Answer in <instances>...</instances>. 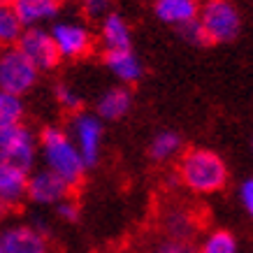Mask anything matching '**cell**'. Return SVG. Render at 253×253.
<instances>
[{
    "label": "cell",
    "instance_id": "cell-1",
    "mask_svg": "<svg viewBox=\"0 0 253 253\" xmlns=\"http://www.w3.org/2000/svg\"><path fill=\"white\" fill-rule=\"evenodd\" d=\"M40 149L44 154V163L51 174H56L70 191L82 186L86 174V165L79 156L77 146L68 132L58 126H46L40 135Z\"/></svg>",
    "mask_w": 253,
    "mask_h": 253
},
{
    "label": "cell",
    "instance_id": "cell-2",
    "mask_svg": "<svg viewBox=\"0 0 253 253\" xmlns=\"http://www.w3.org/2000/svg\"><path fill=\"white\" fill-rule=\"evenodd\" d=\"M179 179L195 193H216L228 181V168L216 151L191 149L179 161Z\"/></svg>",
    "mask_w": 253,
    "mask_h": 253
},
{
    "label": "cell",
    "instance_id": "cell-3",
    "mask_svg": "<svg viewBox=\"0 0 253 253\" xmlns=\"http://www.w3.org/2000/svg\"><path fill=\"white\" fill-rule=\"evenodd\" d=\"M198 26L207 44H225L242 33V14L232 0H207L198 9Z\"/></svg>",
    "mask_w": 253,
    "mask_h": 253
},
{
    "label": "cell",
    "instance_id": "cell-4",
    "mask_svg": "<svg viewBox=\"0 0 253 253\" xmlns=\"http://www.w3.org/2000/svg\"><path fill=\"white\" fill-rule=\"evenodd\" d=\"M38 154V139L23 123L0 128V161L31 172Z\"/></svg>",
    "mask_w": 253,
    "mask_h": 253
},
{
    "label": "cell",
    "instance_id": "cell-5",
    "mask_svg": "<svg viewBox=\"0 0 253 253\" xmlns=\"http://www.w3.org/2000/svg\"><path fill=\"white\" fill-rule=\"evenodd\" d=\"M38 75L40 72L26 61V56L16 46H7L0 51V91L21 98L35 86Z\"/></svg>",
    "mask_w": 253,
    "mask_h": 253
},
{
    "label": "cell",
    "instance_id": "cell-6",
    "mask_svg": "<svg viewBox=\"0 0 253 253\" xmlns=\"http://www.w3.org/2000/svg\"><path fill=\"white\" fill-rule=\"evenodd\" d=\"M16 49L26 56V61L38 72L54 70L61 61V56L54 46V40L44 28H23L19 40H16Z\"/></svg>",
    "mask_w": 253,
    "mask_h": 253
},
{
    "label": "cell",
    "instance_id": "cell-7",
    "mask_svg": "<svg viewBox=\"0 0 253 253\" xmlns=\"http://www.w3.org/2000/svg\"><path fill=\"white\" fill-rule=\"evenodd\" d=\"M72 142L86 168H93L102 151V123L95 114L77 112L72 116Z\"/></svg>",
    "mask_w": 253,
    "mask_h": 253
},
{
    "label": "cell",
    "instance_id": "cell-8",
    "mask_svg": "<svg viewBox=\"0 0 253 253\" xmlns=\"http://www.w3.org/2000/svg\"><path fill=\"white\" fill-rule=\"evenodd\" d=\"M61 58H84L93 51V35L84 23L63 21L49 31Z\"/></svg>",
    "mask_w": 253,
    "mask_h": 253
},
{
    "label": "cell",
    "instance_id": "cell-9",
    "mask_svg": "<svg viewBox=\"0 0 253 253\" xmlns=\"http://www.w3.org/2000/svg\"><path fill=\"white\" fill-rule=\"evenodd\" d=\"M0 253H49V246L38 228L9 225L0 230Z\"/></svg>",
    "mask_w": 253,
    "mask_h": 253
},
{
    "label": "cell",
    "instance_id": "cell-10",
    "mask_svg": "<svg viewBox=\"0 0 253 253\" xmlns=\"http://www.w3.org/2000/svg\"><path fill=\"white\" fill-rule=\"evenodd\" d=\"M26 195L38 205H58L70 195V188L49 169H40L35 174H28Z\"/></svg>",
    "mask_w": 253,
    "mask_h": 253
},
{
    "label": "cell",
    "instance_id": "cell-11",
    "mask_svg": "<svg viewBox=\"0 0 253 253\" xmlns=\"http://www.w3.org/2000/svg\"><path fill=\"white\" fill-rule=\"evenodd\" d=\"M12 12L16 21L21 23V28H40V23L58 14V5L54 0H14Z\"/></svg>",
    "mask_w": 253,
    "mask_h": 253
},
{
    "label": "cell",
    "instance_id": "cell-12",
    "mask_svg": "<svg viewBox=\"0 0 253 253\" xmlns=\"http://www.w3.org/2000/svg\"><path fill=\"white\" fill-rule=\"evenodd\" d=\"M26 184H28V172L0 161V202L14 209L26 198Z\"/></svg>",
    "mask_w": 253,
    "mask_h": 253
},
{
    "label": "cell",
    "instance_id": "cell-13",
    "mask_svg": "<svg viewBox=\"0 0 253 253\" xmlns=\"http://www.w3.org/2000/svg\"><path fill=\"white\" fill-rule=\"evenodd\" d=\"M198 0H156L154 12L163 23L181 28L198 19Z\"/></svg>",
    "mask_w": 253,
    "mask_h": 253
},
{
    "label": "cell",
    "instance_id": "cell-14",
    "mask_svg": "<svg viewBox=\"0 0 253 253\" xmlns=\"http://www.w3.org/2000/svg\"><path fill=\"white\" fill-rule=\"evenodd\" d=\"M105 63H107L109 72L114 75L123 84H135L142 77V61H139L132 49H119V51H107L105 54Z\"/></svg>",
    "mask_w": 253,
    "mask_h": 253
},
{
    "label": "cell",
    "instance_id": "cell-15",
    "mask_svg": "<svg viewBox=\"0 0 253 253\" xmlns=\"http://www.w3.org/2000/svg\"><path fill=\"white\" fill-rule=\"evenodd\" d=\"M100 38L107 51H119V49H130V26L121 14L109 12L102 21H100Z\"/></svg>",
    "mask_w": 253,
    "mask_h": 253
},
{
    "label": "cell",
    "instance_id": "cell-16",
    "mask_svg": "<svg viewBox=\"0 0 253 253\" xmlns=\"http://www.w3.org/2000/svg\"><path fill=\"white\" fill-rule=\"evenodd\" d=\"M132 107V95L128 88L123 86H112L109 91L102 93V98L98 100V119L105 121H119L130 112Z\"/></svg>",
    "mask_w": 253,
    "mask_h": 253
},
{
    "label": "cell",
    "instance_id": "cell-17",
    "mask_svg": "<svg viewBox=\"0 0 253 253\" xmlns=\"http://www.w3.org/2000/svg\"><path fill=\"white\" fill-rule=\"evenodd\" d=\"M179 149H181V137L172 130H163L151 139L149 156H151V161H156V163H168L169 158H174V156L179 154Z\"/></svg>",
    "mask_w": 253,
    "mask_h": 253
},
{
    "label": "cell",
    "instance_id": "cell-18",
    "mask_svg": "<svg viewBox=\"0 0 253 253\" xmlns=\"http://www.w3.org/2000/svg\"><path fill=\"white\" fill-rule=\"evenodd\" d=\"M237 239L235 235L228 230H214L209 235L202 246H200L198 253H237Z\"/></svg>",
    "mask_w": 253,
    "mask_h": 253
},
{
    "label": "cell",
    "instance_id": "cell-19",
    "mask_svg": "<svg viewBox=\"0 0 253 253\" xmlns=\"http://www.w3.org/2000/svg\"><path fill=\"white\" fill-rule=\"evenodd\" d=\"M23 119V102L12 93L0 91V128H7Z\"/></svg>",
    "mask_w": 253,
    "mask_h": 253
},
{
    "label": "cell",
    "instance_id": "cell-20",
    "mask_svg": "<svg viewBox=\"0 0 253 253\" xmlns=\"http://www.w3.org/2000/svg\"><path fill=\"white\" fill-rule=\"evenodd\" d=\"M21 23L16 21L12 7H0V49H7L21 35Z\"/></svg>",
    "mask_w": 253,
    "mask_h": 253
},
{
    "label": "cell",
    "instance_id": "cell-21",
    "mask_svg": "<svg viewBox=\"0 0 253 253\" xmlns=\"http://www.w3.org/2000/svg\"><path fill=\"white\" fill-rule=\"evenodd\" d=\"M56 100H58V105H61L63 109H68V112H72V114L82 112V105H84L82 95H79L70 84H58L56 86Z\"/></svg>",
    "mask_w": 253,
    "mask_h": 253
},
{
    "label": "cell",
    "instance_id": "cell-22",
    "mask_svg": "<svg viewBox=\"0 0 253 253\" xmlns=\"http://www.w3.org/2000/svg\"><path fill=\"white\" fill-rule=\"evenodd\" d=\"M112 9V0H82V12L91 21H102Z\"/></svg>",
    "mask_w": 253,
    "mask_h": 253
},
{
    "label": "cell",
    "instance_id": "cell-23",
    "mask_svg": "<svg viewBox=\"0 0 253 253\" xmlns=\"http://www.w3.org/2000/svg\"><path fill=\"white\" fill-rule=\"evenodd\" d=\"M154 253H193V249L184 239H165V242L156 246Z\"/></svg>",
    "mask_w": 253,
    "mask_h": 253
},
{
    "label": "cell",
    "instance_id": "cell-24",
    "mask_svg": "<svg viewBox=\"0 0 253 253\" xmlns=\"http://www.w3.org/2000/svg\"><path fill=\"white\" fill-rule=\"evenodd\" d=\"M56 211H58V216L65 218V221H77L79 218V205L70 198H65L63 202H58V205H56Z\"/></svg>",
    "mask_w": 253,
    "mask_h": 253
},
{
    "label": "cell",
    "instance_id": "cell-25",
    "mask_svg": "<svg viewBox=\"0 0 253 253\" xmlns=\"http://www.w3.org/2000/svg\"><path fill=\"white\" fill-rule=\"evenodd\" d=\"M181 35H184L188 42H193V44H207V42H205V35H202V31H200V26H198V19L191 23H186V26H181Z\"/></svg>",
    "mask_w": 253,
    "mask_h": 253
},
{
    "label": "cell",
    "instance_id": "cell-26",
    "mask_svg": "<svg viewBox=\"0 0 253 253\" xmlns=\"http://www.w3.org/2000/svg\"><path fill=\"white\" fill-rule=\"evenodd\" d=\"M239 200H242V207L251 214L253 211V181L251 179H246L242 188H239Z\"/></svg>",
    "mask_w": 253,
    "mask_h": 253
},
{
    "label": "cell",
    "instance_id": "cell-27",
    "mask_svg": "<svg viewBox=\"0 0 253 253\" xmlns=\"http://www.w3.org/2000/svg\"><path fill=\"white\" fill-rule=\"evenodd\" d=\"M9 211H12V209H9L7 205H5V202H0V218H5V216H7Z\"/></svg>",
    "mask_w": 253,
    "mask_h": 253
},
{
    "label": "cell",
    "instance_id": "cell-28",
    "mask_svg": "<svg viewBox=\"0 0 253 253\" xmlns=\"http://www.w3.org/2000/svg\"><path fill=\"white\" fill-rule=\"evenodd\" d=\"M14 0H0V7H12Z\"/></svg>",
    "mask_w": 253,
    "mask_h": 253
},
{
    "label": "cell",
    "instance_id": "cell-29",
    "mask_svg": "<svg viewBox=\"0 0 253 253\" xmlns=\"http://www.w3.org/2000/svg\"><path fill=\"white\" fill-rule=\"evenodd\" d=\"M54 2H56V5H61V2H65V0H54Z\"/></svg>",
    "mask_w": 253,
    "mask_h": 253
}]
</instances>
